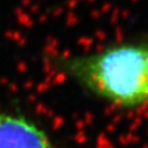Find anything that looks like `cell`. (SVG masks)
<instances>
[{
  "mask_svg": "<svg viewBox=\"0 0 148 148\" xmlns=\"http://www.w3.org/2000/svg\"><path fill=\"white\" fill-rule=\"evenodd\" d=\"M56 70L96 98L123 110L148 106V39L83 53L56 55Z\"/></svg>",
  "mask_w": 148,
  "mask_h": 148,
  "instance_id": "cell-1",
  "label": "cell"
},
{
  "mask_svg": "<svg viewBox=\"0 0 148 148\" xmlns=\"http://www.w3.org/2000/svg\"><path fill=\"white\" fill-rule=\"evenodd\" d=\"M0 148L55 147L38 124L0 105Z\"/></svg>",
  "mask_w": 148,
  "mask_h": 148,
  "instance_id": "cell-2",
  "label": "cell"
}]
</instances>
